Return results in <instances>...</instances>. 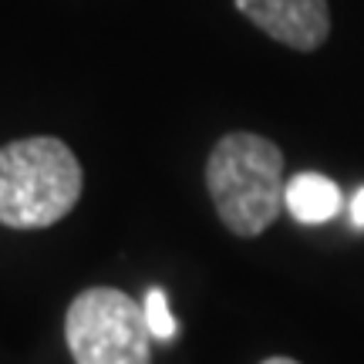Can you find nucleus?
Listing matches in <instances>:
<instances>
[{
	"label": "nucleus",
	"instance_id": "f257e3e1",
	"mask_svg": "<svg viewBox=\"0 0 364 364\" xmlns=\"http://www.w3.org/2000/svg\"><path fill=\"white\" fill-rule=\"evenodd\" d=\"M206 189L233 236L267 233L287 209L280 145L257 132H226L206 159Z\"/></svg>",
	"mask_w": 364,
	"mask_h": 364
},
{
	"label": "nucleus",
	"instance_id": "f03ea898",
	"mask_svg": "<svg viewBox=\"0 0 364 364\" xmlns=\"http://www.w3.org/2000/svg\"><path fill=\"white\" fill-rule=\"evenodd\" d=\"M85 172L71 145L27 135L0 145V226L48 230L78 206Z\"/></svg>",
	"mask_w": 364,
	"mask_h": 364
},
{
	"label": "nucleus",
	"instance_id": "7ed1b4c3",
	"mask_svg": "<svg viewBox=\"0 0 364 364\" xmlns=\"http://www.w3.org/2000/svg\"><path fill=\"white\" fill-rule=\"evenodd\" d=\"M145 307L118 287H88L68 304L65 344L75 364H152Z\"/></svg>",
	"mask_w": 364,
	"mask_h": 364
},
{
	"label": "nucleus",
	"instance_id": "20e7f679",
	"mask_svg": "<svg viewBox=\"0 0 364 364\" xmlns=\"http://www.w3.org/2000/svg\"><path fill=\"white\" fill-rule=\"evenodd\" d=\"M236 11L267 38L290 51L311 54L331 38L327 0H233Z\"/></svg>",
	"mask_w": 364,
	"mask_h": 364
},
{
	"label": "nucleus",
	"instance_id": "39448f33",
	"mask_svg": "<svg viewBox=\"0 0 364 364\" xmlns=\"http://www.w3.org/2000/svg\"><path fill=\"white\" fill-rule=\"evenodd\" d=\"M287 209L297 223H327L341 213V189L321 172H297L287 182Z\"/></svg>",
	"mask_w": 364,
	"mask_h": 364
},
{
	"label": "nucleus",
	"instance_id": "423d86ee",
	"mask_svg": "<svg viewBox=\"0 0 364 364\" xmlns=\"http://www.w3.org/2000/svg\"><path fill=\"white\" fill-rule=\"evenodd\" d=\"M142 307H145V321H149V327H152V338L156 341H176L179 324H176L169 304H166V294H162L159 287H152V290L145 294Z\"/></svg>",
	"mask_w": 364,
	"mask_h": 364
},
{
	"label": "nucleus",
	"instance_id": "0eeeda50",
	"mask_svg": "<svg viewBox=\"0 0 364 364\" xmlns=\"http://www.w3.org/2000/svg\"><path fill=\"white\" fill-rule=\"evenodd\" d=\"M351 223L358 226V230H364V186L354 193V199H351Z\"/></svg>",
	"mask_w": 364,
	"mask_h": 364
},
{
	"label": "nucleus",
	"instance_id": "6e6552de",
	"mask_svg": "<svg viewBox=\"0 0 364 364\" xmlns=\"http://www.w3.org/2000/svg\"><path fill=\"white\" fill-rule=\"evenodd\" d=\"M260 364H300V361H294V358H284V354H273V358H267V361H260Z\"/></svg>",
	"mask_w": 364,
	"mask_h": 364
}]
</instances>
